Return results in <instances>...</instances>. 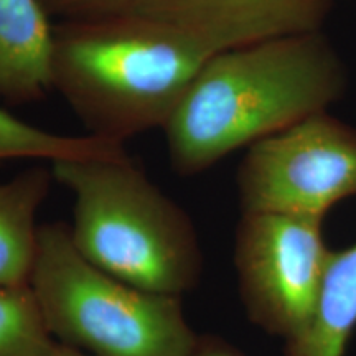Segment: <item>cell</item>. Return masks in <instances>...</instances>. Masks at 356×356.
Masks as SVG:
<instances>
[{"instance_id":"obj_14","label":"cell","mask_w":356,"mask_h":356,"mask_svg":"<svg viewBox=\"0 0 356 356\" xmlns=\"http://www.w3.org/2000/svg\"><path fill=\"white\" fill-rule=\"evenodd\" d=\"M188 356H246L233 343L218 335H200Z\"/></svg>"},{"instance_id":"obj_8","label":"cell","mask_w":356,"mask_h":356,"mask_svg":"<svg viewBox=\"0 0 356 356\" xmlns=\"http://www.w3.org/2000/svg\"><path fill=\"white\" fill-rule=\"evenodd\" d=\"M42 0H0V99L32 104L53 89L55 25Z\"/></svg>"},{"instance_id":"obj_7","label":"cell","mask_w":356,"mask_h":356,"mask_svg":"<svg viewBox=\"0 0 356 356\" xmlns=\"http://www.w3.org/2000/svg\"><path fill=\"white\" fill-rule=\"evenodd\" d=\"M337 0H140L134 12L175 26L213 53L322 32Z\"/></svg>"},{"instance_id":"obj_12","label":"cell","mask_w":356,"mask_h":356,"mask_svg":"<svg viewBox=\"0 0 356 356\" xmlns=\"http://www.w3.org/2000/svg\"><path fill=\"white\" fill-rule=\"evenodd\" d=\"M55 343L32 289L0 287V356H37Z\"/></svg>"},{"instance_id":"obj_13","label":"cell","mask_w":356,"mask_h":356,"mask_svg":"<svg viewBox=\"0 0 356 356\" xmlns=\"http://www.w3.org/2000/svg\"><path fill=\"white\" fill-rule=\"evenodd\" d=\"M51 17L60 20L89 19L131 12L140 0H42Z\"/></svg>"},{"instance_id":"obj_2","label":"cell","mask_w":356,"mask_h":356,"mask_svg":"<svg viewBox=\"0 0 356 356\" xmlns=\"http://www.w3.org/2000/svg\"><path fill=\"white\" fill-rule=\"evenodd\" d=\"M211 55L181 30L134 10L60 20L53 89L89 136L126 144L165 127Z\"/></svg>"},{"instance_id":"obj_9","label":"cell","mask_w":356,"mask_h":356,"mask_svg":"<svg viewBox=\"0 0 356 356\" xmlns=\"http://www.w3.org/2000/svg\"><path fill=\"white\" fill-rule=\"evenodd\" d=\"M55 184L51 167L0 180V287L29 286L37 254V216Z\"/></svg>"},{"instance_id":"obj_6","label":"cell","mask_w":356,"mask_h":356,"mask_svg":"<svg viewBox=\"0 0 356 356\" xmlns=\"http://www.w3.org/2000/svg\"><path fill=\"white\" fill-rule=\"evenodd\" d=\"M243 213L325 218L356 195V129L314 114L246 149L238 168Z\"/></svg>"},{"instance_id":"obj_11","label":"cell","mask_w":356,"mask_h":356,"mask_svg":"<svg viewBox=\"0 0 356 356\" xmlns=\"http://www.w3.org/2000/svg\"><path fill=\"white\" fill-rule=\"evenodd\" d=\"M124 144L101 137L63 136L22 121L0 108V163L12 160H58L122 157Z\"/></svg>"},{"instance_id":"obj_3","label":"cell","mask_w":356,"mask_h":356,"mask_svg":"<svg viewBox=\"0 0 356 356\" xmlns=\"http://www.w3.org/2000/svg\"><path fill=\"white\" fill-rule=\"evenodd\" d=\"M51 172L73 197L68 228L84 259L163 296L198 286L203 254L193 221L129 155L58 160Z\"/></svg>"},{"instance_id":"obj_1","label":"cell","mask_w":356,"mask_h":356,"mask_svg":"<svg viewBox=\"0 0 356 356\" xmlns=\"http://www.w3.org/2000/svg\"><path fill=\"white\" fill-rule=\"evenodd\" d=\"M348 89V68L323 32L270 38L204 61L162 129L178 175H198L314 114Z\"/></svg>"},{"instance_id":"obj_4","label":"cell","mask_w":356,"mask_h":356,"mask_svg":"<svg viewBox=\"0 0 356 356\" xmlns=\"http://www.w3.org/2000/svg\"><path fill=\"white\" fill-rule=\"evenodd\" d=\"M29 287L53 340L88 356H188L198 341L180 297L144 291L91 264L66 222L40 225Z\"/></svg>"},{"instance_id":"obj_15","label":"cell","mask_w":356,"mask_h":356,"mask_svg":"<svg viewBox=\"0 0 356 356\" xmlns=\"http://www.w3.org/2000/svg\"><path fill=\"white\" fill-rule=\"evenodd\" d=\"M37 356H88L86 353H81V351L74 350V348H70V346L66 345H61V343H56L50 346L48 350H44L43 353H40Z\"/></svg>"},{"instance_id":"obj_10","label":"cell","mask_w":356,"mask_h":356,"mask_svg":"<svg viewBox=\"0 0 356 356\" xmlns=\"http://www.w3.org/2000/svg\"><path fill=\"white\" fill-rule=\"evenodd\" d=\"M356 332V243L333 251L309 327L286 341L284 356H345Z\"/></svg>"},{"instance_id":"obj_5","label":"cell","mask_w":356,"mask_h":356,"mask_svg":"<svg viewBox=\"0 0 356 356\" xmlns=\"http://www.w3.org/2000/svg\"><path fill=\"white\" fill-rule=\"evenodd\" d=\"M332 252L322 218L243 213L234 269L248 318L286 341L300 335L317 309Z\"/></svg>"}]
</instances>
